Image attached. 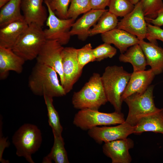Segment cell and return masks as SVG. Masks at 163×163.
Segmentation results:
<instances>
[{"mask_svg":"<svg viewBox=\"0 0 163 163\" xmlns=\"http://www.w3.org/2000/svg\"><path fill=\"white\" fill-rule=\"evenodd\" d=\"M117 17L107 10L90 30L89 36L101 34L116 28L118 22Z\"/></svg>","mask_w":163,"mask_h":163,"instance_id":"obj_24","label":"cell"},{"mask_svg":"<svg viewBox=\"0 0 163 163\" xmlns=\"http://www.w3.org/2000/svg\"><path fill=\"white\" fill-rule=\"evenodd\" d=\"M95 61H101L105 59L112 58L117 53L116 48L110 44L105 43L93 49Z\"/></svg>","mask_w":163,"mask_h":163,"instance_id":"obj_31","label":"cell"},{"mask_svg":"<svg viewBox=\"0 0 163 163\" xmlns=\"http://www.w3.org/2000/svg\"><path fill=\"white\" fill-rule=\"evenodd\" d=\"M140 46L145 54L147 65L150 66L155 75L163 72V48L157 43L139 41Z\"/></svg>","mask_w":163,"mask_h":163,"instance_id":"obj_19","label":"cell"},{"mask_svg":"<svg viewBox=\"0 0 163 163\" xmlns=\"http://www.w3.org/2000/svg\"><path fill=\"white\" fill-rule=\"evenodd\" d=\"M93 49L90 43L77 49V59L79 67L82 69H83L85 66L88 63L95 61Z\"/></svg>","mask_w":163,"mask_h":163,"instance_id":"obj_30","label":"cell"},{"mask_svg":"<svg viewBox=\"0 0 163 163\" xmlns=\"http://www.w3.org/2000/svg\"><path fill=\"white\" fill-rule=\"evenodd\" d=\"M10 0H0V8H2Z\"/></svg>","mask_w":163,"mask_h":163,"instance_id":"obj_37","label":"cell"},{"mask_svg":"<svg viewBox=\"0 0 163 163\" xmlns=\"http://www.w3.org/2000/svg\"><path fill=\"white\" fill-rule=\"evenodd\" d=\"M130 1L132 4L135 5L138 2H139L140 0H128Z\"/></svg>","mask_w":163,"mask_h":163,"instance_id":"obj_38","label":"cell"},{"mask_svg":"<svg viewBox=\"0 0 163 163\" xmlns=\"http://www.w3.org/2000/svg\"><path fill=\"white\" fill-rule=\"evenodd\" d=\"M21 0H10L1 8L0 27L17 21L24 20L21 13Z\"/></svg>","mask_w":163,"mask_h":163,"instance_id":"obj_23","label":"cell"},{"mask_svg":"<svg viewBox=\"0 0 163 163\" xmlns=\"http://www.w3.org/2000/svg\"><path fill=\"white\" fill-rule=\"evenodd\" d=\"M54 136V143L51 151L50 153L43 158L42 163H51L52 161L56 163H69L62 136Z\"/></svg>","mask_w":163,"mask_h":163,"instance_id":"obj_25","label":"cell"},{"mask_svg":"<svg viewBox=\"0 0 163 163\" xmlns=\"http://www.w3.org/2000/svg\"><path fill=\"white\" fill-rule=\"evenodd\" d=\"M57 73L53 68L37 62L33 68L28 81L29 87L35 95H47L53 97L66 94L59 82Z\"/></svg>","mask_w":163,"mask_h":163,"instance_id":"obj_1","label":"cell"},{"mask_svg":"<svg viewBox=\"0 0 163 163\" xmlns=\"http://www.w3.org/2000/svg\"><path fill=\"white\" fill-rule=\"evenodd\" d=\"M147 24L139 1L130 12L118 22L117 27L136 36L141 40L146 38Z\"/></svg>","mask_w":163,"mask_h":163,"instance_id":"obj_11","label":"cell"},{"mask_svg":"<svg viewBox=\"0 0 163 163\" xmlns=\"http://www.w3.org/2000/svg\"><path fill=\"white\" fill-rule=\"evenodd\" d=\"M43 0H21V8L24 20L28 24H35L41 27L48 17Z\"/></svg>","mask_w":163,"mask_h":163,"instance_id":"obj_14","label":"cell"},{"mask_svg":"<svg viewBox=\"0 0 163 163\" xmlns=\"http://www.w3.org/2000/svg\"><path fill=\"white\" fill-rule=\"evenodd\" d=\"M125 121L121 112L105 113L98 110L85 109L80 110L75 114L73 123L83 130H89L97 126L119 124Z\"/></svg>","mask_w":163,"mask_h":163,"instance_id":"obj_7","label":"cell"},{"mask_svg":"<svg viewBox=\"0 0 163 163\" xmlns=\"http://www.w3.org/2000/svg\"><path fill=\"white\" fill-rule=\"evenodd\" d=\"M91 10L90 0H71L68 11V18L75 20L78 16Z\"/></svg>","mask_w":163,"mask_h":163,"instance_id":"obj_28","label":"cell"},{"mask_svg":"<svg viewBox=\"0 0 163 163\" xmlns=\"http://www.w3.org/2000/svg\"><path fill=\"white\" fill-rule=\"evenodd\" d=\"M155 75L151 69L146 70L133 72L122 95V101L126 97L134 93L144 92L150 85Z\"/></svg>","mask_w":163,"mask_h":163,"instance_id":"obj_17","label":"cell"},{"mask_svg":"<svg viewBox=\"0 0 163 163\" xmlns=\"http://www.w3.org/2000/svg\"><path fill=\"white\" fill-rule=\"evenodd\" d=\"M110 0H90L91 9L104 10L108 6Z\"/></svg>","mask_w":163,"mask_h":163,"instance_id":"obj_35","label":"cell"},{"mask_svg":"<svg viewBox=\"0 0 163 163\" xmlns=\"http://www.w3.org/2000/svg\"><path fill=\"white\" fill-rule=\"evenodd\" d=\"M28 25L23 20L11 22L0 28V47L12 49Z\"/></svg>","mask_w":163,"mask_h":163,"instance_id":"obj_20","label":"cell"},{"mask_svg":"<svg viewBox=\"0 0 163 163\" xmlns=\"http://www.w3.org/2000/svg\"><path fill=\"white\" fill-rule=\"evenodd\" d=\"M2 120L0 118V161L3 163L9 162L8 160L4 159L2 158V155L4 149L8 147L9 145V143L7 141V138L2 137Z\"/></svg>","mask_w":163,"mask_h":163,"instance_id":"obj_34","label":"cell"},{"mask_svg":"<svg viewBox=\"0 0 163 163\" xmlns=\"http://www.w3.org/2000/svg\"><path fill=\"white\" fill-rule=\"evenodd\" d=\"M107 10H92L84 14L72 24L70 31L71 36L76 35L82 40H85L89 36L90 28L98 21Z\"/></svg>","mask_w":163,"mask_h":163,"instance_id":"obj_15","label":"cell"},{"mask_svg":"<svg viewBox=\"0 0 163 163\" xmlns=\"http://www.w3.org/2000/svg\"><path fill=\"white\" fill-rule=\"evenodd\" d=\"M64 47L56 40H46L37 57V62L53 69L59 75L63 85L64 76L62 54Z\"/></svg>","mask_w":163,"mask_h":163,"instance_id":"obj_9","label":"cell"},{"mask_svg":"<svg viewBox=\"0 0 163 163\" xmlns=\"http://www.w3.org/2000/svg\"><path fill=\"white\" fill-rule=\"evenodd\" d=\"M147 22L158 27L163 25V8L158 12L156 17L154 19L145 18Z\"/></svg>","mask_w":163,"mask_h":163,"instance_id":"obj_36","label":"cell"},{"mask_svg":"<svg viewBox=\"0 0 163 163\" xmlns=\"http://www.w3.org/2000/svg\"><path fill=\"white\" fill-rule=\"evenodd\" d=\"M42 140L41 133L38 127L33 124L26 123L16 131L12 141L17 156L24 157L30 163H34L31 155L39 149Z\"/></svg>","mask_w":163,"mask_h":163,"instance_id":"obj_5","label":"cell"},{"mask_svg":"<svg viewBox=\"0 0 163 163\" xmlns=\"http://www.w3.org/2000/svg\"><path fill=\"white\" fill-rule=\"evenodd\" d=\"M47 2L49 3H50L52 0H44Z\"/></svg>","mask_w":163,"mask_h":163,"instance_id":"obj_39","label":"cell"},{"mask_svg":"<svg viewBox=\"0 0 163 163\" xmlns=\"http://www.w3.org/2000/svg\"><path fill=\"white\" fill-rule=\"evenodd\" d=\"M47 111L48 122L54 136H61L63 128L61 125L58 113L53 104V97L45 94L43 96Z\"/></svg>","mask_w":163,"mask_h":163,"instance_id":"obj_26","label":"cell"},{"mask_svg":"<svg viewBox=\"0 0 163 163\" xmlns=\"http://www.w3.org/2000/svg\"><path fill=\"white\" fill-rule=\"evenodd\" d=\"M46 39L42 27L34 23L28 24L12 49L25 61L36 58Z\"/></svg>","mask_w":163,"mask_h":163,"instance_id":"obj_4","label":"cell"},{"mask_svg":"<svg viewBox=\"0 0 163 163\" xmlns=\"http://www.w3.org/2000/svg\"><path fill=\"white\" fill-rule=\"evenodd\" d=\"M119 59L120 62L130 63L133 66V72L145 70L147 65L146 58L140 45L137 44L121 53Z\"/></svg>","mask_w":163,"mask_h":163,"instance_id":"obj_22","label":"cell"},{"mask_svg":"<svg viewBox=\"0 0 163 163\" xmlns=\"http://www.w3.org/2000/svg\"><path fill=\"white\" fill-rule=\"evenodd\" d=\"M147 32L146 38L150 42L157 43V40L163 42V29L160 27L147 22Z\"/></svg>","mask_w":163,"mask_h":163,"instance_id":"obj_33","label":"cell"},{"mask_svg":"<svg viewBox=\"0 0 163 163\" xmlns=\"http://www.w3.org/2000/svg\"><path fill=\"white\" fill-rule=\"evenodd\" d=\"M44 2L48 13L46 21L48 28L43 30L46 40H56L62 45L67 44L71 36L70 30L75 20L59 18L51 9L48 2L44 0Z\"/></svg>","mask_w":163,"mask_h":163,"instance_id":"obj_8","label":"cell"},{"mask_svg":"<svg viewBox=\"0 0 163 163\" xmlns=\"http://www.w3.org/2000/svg\"><path fill=\"white\" fill-rule=\"evenodd\" d=\"M141 6L145 18H155L163 8L162 0H140Z\"/></svg>","mask_w":163,"mask_h":163,"instance_id":"obj_29","label":"cell"},{"mask_svg":"<svg viewBox=\"0 0 163 163\" xmlns=\"http://www.w3.org/2000/svg\"><path fill=\"white\" fill-rule=\"evenodd\" d=\"M154 86L150 85L142 93H135L123 100L127 105L129 112L125 122L135 126L143 117L159 110L156 107L153 95Z\"/></svg>","mask_w":163,"mask_h":163,"instance_id":"obj_6","label":"cell"},{"mask_svg":"<svg viewBox=\"0 0 163 163\" xmlns=\"http://www.w3.org/2000/svg\"><path fill=\"white\" fill-rule=\"evenodd\" d=\"M134 145L133 141L127 137L104 143L103 151L111 159L112 163H130L132 158L129 150Z\"/></svg>","mask_w":163,"mask_h":163,"instance_id":"obj_13","label":"cell"},{"mask_svg":"<svg viewBox=\"0 0 163 163\" xmlns=\"http://www.w3.org/2000/svg\"><path fill=\"white\" fill-rule=\"evenodd\" d=\"M135 126L125 121L117 126H96L88 130L89 136L96 142L101 144L126 138L134 133Z\"/></svg>","mask_w":163,"mask_h":163,"instance_id":"obj_12","label":"cell"},{"mask_svg":"<svg viewBox=\"0 0 163 163\" xmlns=\"http://www.w3.org/2000/svg\"><path fill=\"white\" fill-rule=\"evenodd\" d=\"M146 132L163 135V108L141 118L135 126L134 133L140 134Z\"/></svg>","mask_w":163,"mask_h":163,"instance_id":"obj_21","label":"cell"},{"mask_svg":"<svg viewBox=\"0 0 163 163\" xmlns=\"http://www.w3.org/2000/svg\"><path fill=\"white\" fill-rule=\"evenodd\" d=\"M107 101L101 76L97 73L92 74L80 90L74 93L72 98L74 107L79 110H98Z\"/></svg>","mask_w":163,"mask_h":163,"instance_id":"obj_3","label":"cell"},{"mask_svg":"<svg viewBox=\"0 0 163 163\" xmlns=\"http://www.w3.org/2000/svg\"><path fill=\"white\" fill-rule=\"evenodd\" d=\"M101 35L104 43L113 44L121 53H124L131 46L139 43L140 41L136 36L117 27Z\"/></svg>","mask_w":163,"mask_h":163,"instance_id":"obj_16","label":"cell"},{"mask_svg":"<svg viewBox=\"0 0 163 163\" xmlns=\"http://www.w3.org/2000/svg\"><path fill=\"white\" fill-rule=\"evenodd\" d=\"M108 11L117 17H124L130 12L135 5L128 0H110Z\"/></svg>","mask_w":163,"mask_h":163,"instance_id":"obj_27","label":"cell"},{"mask_svg":"<svg viewBox=\"0 0 163 163\" xmlns=\"http://www.w3.org/2000/svg\"><path fill=\"white\" fill-rule=\"evenodd\" d=\"M77 49L73 47H64L62 54V68L64 82L62 85L66 93L72 89L75 84L82 75L77 58Z\"/></svg>","mask_w":163,"mask_h":163,"instance_id":"obj_10","label":"cell"},{"mask_svg":"<svg viewBox=\"0 0 163 163\" xmlns=\"http://www.w3.org/2000/svg\"><path fill=\"white\" fill-rule=\"evenodd\" d=\"M131 74L122 66L114 65L107 67L101 76L107 101L113 106L115 111L121 112L123 102L122 96Z\"/></svg>","mask_w":163,"mask_h":163,"instance_id":"obj_2","label":"cell"},{"mask_svg":"<svg viewBox=\"0 0 163 163\" xmlns=\"http://www.w3.org/2000/svg\"><path fill=\"white\" fill-rule=\"evenodd\" d=\"M25 61L12 49L0 47V80L6 79L10 71L21 73Z\"/></svg>","mask_w":163,"mask_h":163,"instance_id":"obj_18","label":"cell"},{"mask_svg":"<svg viewBox=\"0 0 163 163\" xmlns=\"http://www.w3.org/2000/svg\"><path fill=\"white\" fill-rule=\"evenodd\" d=\"M70 1L71 0H52L50 3L48 2L50 8L57 17L66 19L68 18V11Z\"/></svg>","mask_w":163,"mask_h":163,"instance_id":"obj_32","label":"cell"}]
</instances>
